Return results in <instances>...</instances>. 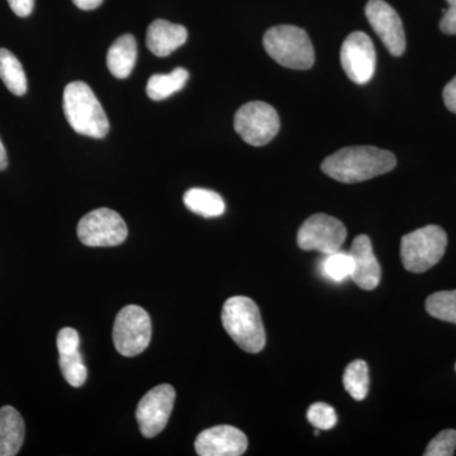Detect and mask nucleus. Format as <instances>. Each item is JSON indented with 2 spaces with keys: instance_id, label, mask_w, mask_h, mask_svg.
<instances>
[{
  "instance_id": "1",
  "label": "nucleus",
  "mask_w": 456,
  "mask_h": 456,
  "mask_svg": "<svg viewBox=\"0 0 456 456\" xmlns=\"http://www.w3.org/2000/svg\"><path fill=\"white\" fill-rule=\"evenodd\" d=\"M397 159L391 151L374 146H350L323 160L321 169L330 178L354 184L395 169Z\"/></svg>"
},
{
  "instance_id": "2",
  "label": "nucleus",
  "mask_w": 456,
  "mask_h": 456,
  "mask_svg": "<svg viewBox=\"0 0 456 456\" xmlns=\"http://www.w3.org/2000/svg\"><path fill=\"white\" fill-rule=\"evenodd\" d=\"M222 325L246 353H260L265 347V329L259 307L253 299L241 296L227 299L222 308Z\"/></svg>"
},
{
  "instance_id": "3",
  "label": "nucleus",
  "mask_w": 456,
  "mask_h": 456,
  "mask_svg": "<svg viewBox=\"0 0 456 456\" xmlns=\"http://www.w3.org/2000/svg\"><path fill=\"white\" fill-rule=\"evenodd\" d=\"M64 113L69 125L83 136L103 139L110 132L106 112L88 84L74 82L66 86Z\"/></svg>"
},
{
  "instance_id": "4",
  "label": "nucleus",
  "mask_w": 456,
  "mask_h": 456,
  "mask_svg": "<svg viewBox=\"0 0 456 456\" xmlns=\"http://www.w3.org/2000/svg\"><path fill=\"white\" fill-rule=\"evenodd\" d=\"M263 44L269 56L284 68L307 70L314 64V50L311 38L299 27H273L264 36Z\"/></svg>"
},
{
  "instance_id": "5",
  "label": "nucleus",
  "mask_w": 456,
  "mask_h": 456,
  "mask_svg": "<svg viewBox=\"0 0 456 456\" xmlns=\"http://www.w3.org/2000/svg\"><path fill=\"white\" fill-rule=\"evenodd\" d=\"M448 235L440 226L428 224L402 237L401 259L411 273L428 272L443 259Z\"/></svg>"
},
{
  "instance_id": "6",
  "label": "nucleus",
  "mask_w": 456,
  "mask_h": 456,
  "mask_svg": "<svg viewBox=\"0 0 456 456\" xmlns=\"http://www.w3.org/2000/svg\"><path fill=\"white\" fill-rule=\"evenodd\" d=\"M151 318L139 305H126L117 314L113 326V342L126 358H134L147 349L151 341Z\"/></svg>"
},
{
  "instance_id": "7",
  "label": "nucleus",
  "mask_w": 456,
  "mask_h": 456,
  "mask_svg": "<svg viewBox=\"0 0 456 456\" xmlns=\"http://www.w3.org/2000/svg\"><path fill=\"white\" fill-rule=\"evenodd\" d=\"M239 136L251 146H264L277 136L281 118L265 102H248L235 114L233 121Z\"/></svg>"
},
{
  "instance_id": "8",
  "label": "nucleus",
  "mask_w": 456,
  "mask_h": 456,
  "mask_svg": "<svg viewBox=\"0 0 456 456\" xmlns=\"http://www.w3.org/2000/svg\"><path fill=\"white\" fill-rule=\"evenodd\" d=\"M127 235V224L110 208L94 209L77 224V237L89 248H113L123 244Z\"/></svg>"
},
{
  "instance_id": "9",
  "label": "nucleus",
  "mask_w": 456,
  "mask_h": 456,
  "mask_svg": "<svg viewBox=\"0 0 456 456\" xmlns=\"http://www.w3.org/2000/svg\"><path fill=\"white\" fill-rule=\"evenodd\" d=\"M347 231L338 218L323 213L311 216L299 228L297 244L305 251H320L323 255L341 250Z\"/></svg>"
},
{
  "instance_id": "10",
  "label": "nucleus",
  "mask_w": 456,
  "mask_h": 456,
  "mask_svg": "<svg viewBox=\"0 0 456 456\" xmlns=\"http://www.w3.org/2000/svg\"><path fill=\"white\" fill-rule=\"evenodd\" d=\"M175 389L170 384H161L146 393L137 406L136 419L140 431L147 439L158 436L173 412Z\"/></svg>"
},
{
  "instance_id": "11",
  "label": "nucleus",
  "mask_w": 456,
  "mask_h": 456,
  "mask_svg": "<svg viewBox=\"0 0 456 456\" xmlns=\"http://www.w3.org/2000/svg\"><path fill=\"white\" fill-rule=\"evenodd\" d=\"M340 59L342 69L351 82L362 86L374 77L377 53L367 33H350L342 44Z\"/></svg>"
},
{
  "instance_id": "12",
  "label": "nucleus",
  "mask_w": 456,
  "mask_h": 456,
  "mask_svg": "<svg viewBox=\"0 0 456 456\" xmlns=\"http://www.w3.org/2000/svg\"><path fill=\"white\" fill-rule=\"evenodd\" d=\"M365 16L389 53L393 56L403 55L406 51V35L395 9L384 0H369Z\"/></svg>"
},
{
  "instance_id": "13",
  "label": "nucleus",
  "mask_w": 456,
  "mask_h": 456,
  "mask_svg": "<svg viewBox=\"0 0 456 456\" xmlns=\"http://www.w3.org/2000/svg\"><path fill=\"white\" fill-rule=\"evenodd\" d=\"M248 437L233 426L221 425L198 435L196 452L200 456H240L248 450Z\"/></svg>"
},
{
  "instance_id": "14",
  "label": "nucleus",
  "mask_w": 456,
  "mask_h": 456,
  "mask_svg": "<svg viewBox=\"0 0 456 456\" xmlns=\"http://www.w3.org/2000/svg\"><path fill=\"white\" fill-rule=\"evenodd\" d=\"M349 253L354 263L351 281L362 289H375L380 283L382 269L375 257L370 239L365 235H359L351 244Z\"/></svg>"
},
{
  "instance_id": "15",
  "label": "nucleus",
  "mask_w": 456,
  "mask_h": 456,
  "mask_svg": "<svg viewBox=\"0 0 456 456\" xmlns=\"http://www.w3.org/2000/svg\"><path fill=\"white\" fill-rule=\"evenodd\" d=\"M185 27L174 25L169 20H156L147 28V49L155 56L167 57L187 42Z\"/></svg>"
},
{
  "instance_id": "16",
  "label": "nucleus",
  "mask_w": 456,
  "mask_h": 456,
  "mask_svg": "<svg viewBox=\"0 0 456 456\" xmlns=\"http://www.w3.org/2000/svg\"><path fill=\"white\" fill-rule=\"evenodd\" d=\"M26 426L16 408H0V456H14L25 441Z\"/></svg>"
},
{
  "instance_id": "17",
  "label": "nucleus",
  "mask_w": 456,
  "mask_h": 456,
  "mask_svg": "<svg viewBox=\"0 0 456 456\" xmlns=\"http://www.w3.org/2000/svg\"><path fill=\"white\" fill-rule=\"evenodd\" d=\"M137 60V42L127 33L113 42L108 50L107 65L110 74L118 79L130 77Z\"/></svg>"
},
{
  "instance_id": "18",
  "label": "nucleus",
  "mask_w": 456,
  "mask_h": 456,
  "mask_svg": "<svg viewBox=\"0 0 456 456\" xmlns=\"http://www.w3.org/2000/svg\"><path fill=\"white\" fill-rule=\"evenodd\" d=\"M183 200L189 211L206 218L220 217L226 211L224 198L209 189H189Z\"/></svg>"
},
{
  "instance_id": "19",
  "label": "nucleus",
  "mask_w": 456,
  "mask_h": 456,
  "mask_svg": "<svg viewBox=\"0 0 456 456\" xmlns=\"http://www.w3.org/2000/svg\"><path fill=\"white\" fill-rule=\"evenodd\" d=\"M188 79L189 73L184 68L174 69L170 74L152 75L147 83V95L155 102L164 101L184 88Z\"/></svg>"
},
{
  "instance_id": "20",
  "label": "nucleus",
  "mask_w": 456,
  "mask_h": 456,
  "mask_svg": "<svg viewBox=\"0 0 456 456\" xmlns=\"http://www.w3.org/2000/svg\"><path fill=\"white\" fill-rule=\"evenodd\" d=\"M0 79L12 94L22 97L27 92V77L20 60L7 49H0Z\"/></svg>"
},
{
  "instance_id": "21",
  "label": "nucleus",
  "mask_w": 456,
  "mask_h": 456,
  "mask_svg": "<svg viewBox=\"0 0 456 456\" xmlns=\"http://www.w3.org/2000/svg\"><path fill=\"white\" fill-rule=\"evenodd\" d=\"M345 389L355 399V401H364L369 392V368L364 360H355L350 362L345 369L344 378H342Z\"/></svg>"
},
{
  "instance_id": "22",
  "label": "nucleus",
  "mask_w": 456,
  "mask_h": 456,
  "mask_svg": "<svg viewBox=\"0 0 456 456\" xmlns=\"http://www.w3.org/2000/svg\"><path fill=\"white\" fill-rule=\"evenodd\" d=\"M320 269L323 277L335 281V283H341V281L351 278L354 263L350 253L338 250L336 253L325 255L323 260L321 261Z\"/></svg>"
},
{
  "instance_id": "23",
  "label": "nucleus",
  "mask_w": 456,
  "mask_h": 456,
  "mask_svg": "<svg viewBox=\"0 0 456 456\" xmlns=\"http://www.w3.org/2000/svg\"><path fill=\"white\" fill-rule=\"evenodd\" d=\"M426 311L437 320L456 323V289L431 294L426 299Z\"/></svg>"
},
{
  "instance_id": "24",
  "label": "nucleus",
  "mask_w": 456,
  "mask_h": 456,
  "mask_svg": "<svg viewBox=\"0 0 456 456\" xmlns=\"http://www.w3.org/2000/svg\"><path fill=\"white\" fill-rule=\"evenodd\" d=\"M59 365L66 382L74 388H80L86 382L88 369L84 364L83 356L79 350L60 355Z\"/></svg>"
},
{
  "instance_id": "25",
  "label": "nucleus",
  "mask_w": 456,
  "mask_h": 456,
  "mask_svg": "<svg viewBox=\"0 0 456 456\" xmlns=\"http://www.w3.org/2000/svg\"><path fill=\"white\" fill-rule=\"evenodd\" d=\"M307 419L314 428L321 431L331 430L338 424L335 408L323 402H317L308 408Z\"/></svg>"
},
{
  "instance_id": "26",
  "label": "nucleus",
  "mask_w": 456,
  "mask_h": 456,
  "mask_svg": "<svg viewBox=\"0 0 456 456\" xmlns=\"http://www.w3.org/2000/svg\"><path fill=\"white\" fill-rule=\"evenodd\" d=\"M456 450V431L444 430L431 440L426 448L425 456H452Z\"/></svg>"
},
{
  "instance_id": "27",
  "label": "nucleus",
  "mask_w": 456,
  "mask_h": 456,
  "mask_svg": "<svg viewBox=\"0 0 456 456\" xmlns=\"http://www.w3.org/2000/svg\"><path fill=\"white\" fill-rule=\"evenodd\" d=\"M56 342L59 355L74 353V351L79 350L80 336L77 334V330L71 329V327H65V329L60 330Z\"/></svg>"
},
{
  "instance_id": "28",
  "label": "nucleus",
  "mask_w": 456,
  "mask_h": 456,
  "mask_svg": "<svg viewBox=\"0 0 456 456\" xmlns=\"http://www.w3.org/2000/svg\"><path fill=\"white\" fill-rule=\"evenodd\" d=\"M448 9H443L444 16L440 20V29L446 35H456V0H446Z\"/></svg>"
},
{
  "instance_id": "29",
  "label": "nucleus",
  "mask_w": 456,
  "mask_h": 456,
  "mask_svg": "<svg viewBox=\"0 0 456 456\" xmlns=\"http://www.w3.org/2000/svg\"><path fill=\"white\" fill-rule=\"evenodd\" d=\"M8 3L18 17H28L35 7V0H8Z\"/></svg>"
},
{
  "instance_id": "30",
  "label": "nucleus",
  "mask_w": 456,
  "mask_h": 456,
  "mask_svg": "<svg viewBox=\"0 0 456 456\" xmlns=\"http://www.w3.org/2000/svg\"><path fill=\"white\" fill-rule=\"evenodd\" d=\"M443 97L445 106L450 112L456 113V77L446 84L445 88H444Z\"/></svg>"
},
{
  "instance_id": "31",
  "label": "nucleus",
  "mask_w": 456,
  "mask_h": 456,
  "mask_svg": "<svg viewBox=\"0 0 456 456\" xmlns=\"http://www.w3.org/2000/svg\"><path fill=\"white\" fill-rule=\"evenodd\" d=\"M74 4L83 11H93L97 9L103 3V0H73Z\"/></svg>"
},
{
  "instance_id": "32",
  "label": "nucleus",
  "mask_w": 456,
  "mask_h": 456,
  "mask_svg": "<svg viewBox=\"0 0 456 456\" xmlns=\"http://www.w3.org/2000/svg\"><path fill=\"white\" fill-rule=\"evenodd\" d=\"M8 167V158L7 151H5V147L3 145L2 140H0V171L7 169Z\"/></svg>"
},
{
  "instance_id": "33",
  "label": "nucleus",
  "mask_w": 456,
  "mask_h": 456,
  "mask_svg": "<svg viewBox=\"0 0 456 456\" xmlns=\"http://www.w3.org/2000/svg\"><path fill=\"white\" fill-rule=\"evenodd\" d=\"M455 370H456V364H455Z\"/></svg>"
}]
</instances>
